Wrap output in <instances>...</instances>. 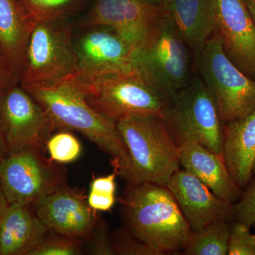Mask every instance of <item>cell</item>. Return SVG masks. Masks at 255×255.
<instances>
[{
  "instance_id": "17",
  "label": "cell",
  "mask_w": 255,
  "mask_h": 255,
  "mask_svg": "<svg viewBox=\"0 0 255 255\" xmlns=\"http://www.w3.org/2000/svg\"><path fill=\"white\" fill-rule=\"evenodd\" d=\"M222 156L238 185L244 189L253 177L255 160V110L223 125Z\"/></svg>"
},
{
  "instance_id": "21",
  "label": "cell",
  "mask_w": 255,
  "mask_h": 255,
  "mask_svg": "<svg viewBox=\"0 0 255 255\" xmlns=\"http://www.w3.org/2000/svg\"><path fill=\"white\" fill-rule=\"evenodd\" d=\"M233 221H219L192 231L184 255H226Z\"/></svg>"
},
{
  "instance_id": "1",
  "label": "cell",
  "mask_w": 255,
  "mask_h": 255,
  "mask_svg": "<svg viewBox=\"0 0 255 255\" xmlns=\"http://www.w3.org/2000/svg\"><path fill=\"white\" fill-rule=\"evenodd\" d=\"M21 87L49 116L55 130L80 132L110 156L114 172L123 179L128 167L129 153L117 123L92 108L75 74Z\"/></svg>"
},
{
  "instance_id": "5",
  "label": "cell",
  "mask_w": 255,
  "mask_h": 255,
  "mask_svg": "<svg viewBox=\"0 0 255 255\" xmlns=\"http://www.w3.org/2000/svg\"><path fill=\"white\" fill-rule=\"evenodd\" d=\"M191 55L172 20L164 12L133 52V67L170 100L193 78Z\"/></svg>"
},
{
  "instance_id": "12",
  "label": "cell",
  "mask_w": 255,
  "mask_h": 255,
  "mask_svg": "<svg viewBox=\"0 0 255 255\" xmlns=\"http://www.w3.org/2000/svg\"><path fill=\"white\" fill-rule=\"evenodd\" d=\"M78 28L80 31L73 33L77 75L103 76L134 69L133 48L113 28L102 25Z\"/></svg>"
},
{
  "instance_id": "8",
  "label": "cell",
  "mask_w": 255,
  "mask_h": 255,
  "mask_svg": "<svg viewBox=\"0 0 255 255\" xmlns=\"http://www.w3.org/2000/svg\"><path fill=\"white\" fill-rule=\"evenodd\" d=\"M199 77L214 97L224 124L244 118L255 110V80L236 66L214 36L196 58Z\"/></svg>"
},
{
  "instance_id": "34",
  "label": "cell",
  "mask_w": 255,
  "mask_h": 255,
  "mask_svg": "<svg viewBox=\"0 0 255 255\" xmlns=\"http://www.w3.org/2000/svg\"><path fill=\"white\" fill-rule=\"evenodd\" d=\"M6 155H7V151H6V147H5L2 139L0 136V161L4 158Z\"/></svg>"
},
{
  "instance_id": "7",
  "label": "cell",
  "mask_w": 255,
  "mask_h": 255,
  "mask_svg": "<svg viewBox=\"0 0 255 255\" xmlns=\"http://www.w3.org/2000/svg\"><path fill=\"white\" fill-rule=\"evenodd\" d=\"M73 26L69 21L33 23L20 68V85L53 81L77 73Z\"/></svg>"
},
{
  "instance_id": "9",
  "label": "cell",
  "mask_w": 255,
  "mask_h": 255,
  "mask_svg": "<svg viewBox=\"0 0 255 255\" xmlns=\"http://www.w3.org/2000/svg\"><path fill=\"white\" fill-rule=\"evenodd\" d=\"M39 151L24 150L0 161V186L9 204L34 206L67 184L63 166Z\"/></svg>"
},
{
  "instance_id": "26",
  "label": "cell",
  "mask_w": 255,
  "mask_h": 255,
  "mask_svg": "<svg viewBox=\"0 0 255 255\" xmlns=\"http://www.w3.org/2000/svg\"><path fill=\"white\" fill-rule=\"evenodd\" d=\"M233 217L247 227L255 226V174L243 189L239 200L233 204Z\"/></svg>"
},
{
  "instance_id": "20",
  "label": "cell",
  "mask_w": 255,
  "mask_h": 255,
  "mask_svg": "<svg viewBox=\"0 0 255 255\" xmlns=\"http://www.w3.org/2000/svg\"><path fill=\"white\" fill-rule=\"evenodd\" d=\"M33 23L15 0H0V46L18 78L28 35Z\"/></svg>"
},
{
  "instance_id": "35",
  "label": "cell",
  "mask_w": 255,
  "mask_h": 255,
  "mask_svg": "<svg viewBox=\"0 0 255 255\" xmlns=\"http://www.w3.org/2000/svg\"><path fill=\"white\" fill-rule=\"evenodd\" d=\"M140 1H142V2L147 3V4L159 5V6H160L162 0H140Z\"/></svg>"
},
{
  "instance_id": "25",
  "label": "cell",
  "mask_w": 255,
  "mask_h": 255,
  "mask_svg": "<svg viewBox=\"0 0 255 255\" xmlns=\"http://www.w3.org/2000/svg\"><path fill=\"white\" fill-rule=\"evenodd\" d=\"M112 248L118 255H159L127 228L116 229L112 235Z\"/></svg>"
},
{
  "instance_id": "11",
  "label": "cell",
  "mask_w": 255,
  "mask_h": 255,
  "mask_svg": "<svg viewBox=\"0 0 255 255\" xmlns=\"http://www.w3.org/2000/svg\"><path fill=\"white\" fill-rule=\"evenodd\" d=\"M213 36L229 60L255 80V22L243 0H206Z\"/></svg>"
},
{
  "instance_id": "14",
  "label": "cell",
  "mask_w": 255,
  "mask_h": 255,
  "mask_svg": "<svg viewBox=\"0 0 255 255\" xmlns=\"http://www.w3.org/2000/svg\"><path fill=\"white\" fill-rule=\"evenodd\" d=\"M163 14L159 5L147 4L140 0H96L88 14L78 23V27L109 26L135 51Z\"/></svg>"
},
{
  "instance_id": "30",
  "label": "cell",
  "mask_w": 255,
  "mask_h": 255,
  "mask_svg": "<svg viewBox=\"0 0 255 255\" xmlns=\"http://www.w3.org/2000/svg\"><path fill=\"white\" fill-rule=\"evenodd\" d=\"M115 194H102L90 191L87 196V202L95 211H110L115 204Z\"/></svg>"
},
{
  "instance_id": "29",
  "label": "cell",
  "mask_w": 255,
  "mask_h": 255,
  "mask_svg": "<svg viewBox=\"0 0 255 255\" xmlns=\"http://www.w3.org/2000/svg\"><path fill=\"white\" fill-rule=\"evenodd\" d=\"M17 83V74L0 46V96L10 87Z\"/></svg>"
},
{
  "instance_id": "27",
  "label": "cell",
  "mask_w": 255,
  "mask_h": 255,
  "mask_svg": "<svg viewBox=\"0 0 255 255\" xmlns=\"http://www.w3.org/2000/svg\"><path fill=\"white\" fill-rule=\"evenodd\" d=\"M228 255H255V235L243 223L233 221Z\"/></svg>"
},
{
  "instance_id": "18",
  "label": "cell",
  "mask_w": 255,
  "mask_h": 255,
  "mask_svg": "<svg viewBox=\"0 0 255 255\" xmlns=\"http://www.w3.org/2000/svg\"><path fill=\"white\" fill-rule=\"evenodd\" d=\"M48 232L33 206L9 204L0 221V255H28Z\"/></svg>"
},
{
  "instance_id": "31",
  "label": "cell",
  "mask_w": 255,
  "mask_h": 255,
  "mask_svg": "<svg viewBox=\"0 0 255 255\" xmlns=\"http://www.w3.org/2000/svg\"><path fill=\"white\" fill-rule=\"evenodd\" d=\"M116 176L117 174L113 172L105 177L94 178L90 184V191L102 194H115Z\"/></svg>"
},
{
  "instance_id": "24",
  "label": "cell",
  "mask_w": 255,
  "mask_h": 255,
  "mask_svg": "<svg viewBox=\"0 0 255 255\" xmlns=\"http://www.w3.org/2000/svg\"><path fill=\"white\" fill-rule=\"evenodd\" d=\"M50 158L60 164L76 160L82 152L81 144L73 134L68 130H60L50 137L46 145Z\"/></svg>"
},
{
  "instance_id": "32",
  "label": "cell",
  "mask_w": 255,
  "mask_h": 255,
  "mask_svg": "<svg viewBox=\"0 0 255 255\" xmlns=\"http://www.w3.org/2000/svg\"><path fill=\"white\" fill-rule=\"evenodd\" d=\"M9 202L6 200V196H5L4 192H3L2 189L0 186V221L2 219L4 216L5 211L6 208L9 206Z\"/></svg>"
},
{
  "instance_id": "36",
  "label": "cell",
  "mask_w": 255,
  "mask_h": 255,
  "mask_svg": "<svg viewBox=\"0 0 255 255\" xmlns=\"http://www.w3.org/2000/svg\"><path fill=\"white\" fill-rule=\"evenodd\" d=\"M253 174H255V162H254V165H253Z\"/></svg>"
},
{
  "instance_id": "3",
  "label": "cell",
  "mask_w": 255,
  "mask_h": 255,
  "mask_svg": "<svg viewBox=\"0 0 255 255\" xmlns=\"http://www.w3.org/2000/svg\"><path fill=\"white\" fill-rule=\"evenodd\" d=\"M117 127L128 150V167L122 179L127 186H167L181 164L179 146L163 117H126L117 121Z\"/></svg>"
},
{
  "instance_id": "19",
  "label": "cell",
  "mask_w": 255,
  "mask_h": 255,
  "mask_svg": "<svg viewBox=\"0 0 255 255\" xmlns=\"http://www.w3.org/2000/svg\"><path fill=\"white\" fill-rule=\"evenodd\" d=\"M160 6L197 58L213 36V26L206 0H162Z\"/></svg>"
},
{
  "instance_id": "22",
  "label": "cell",
  "mask_w": 255,
  "mask_h": 255,
  "mask_svg": "<svg viewBox=\"0 0 255 255\" xmlns=\"http://www.w3.org/2000/svg\"><path fill=\"white\" fill-rule=\"evenodd\" d=\"M32 22H61L81 11L90 0H15Z\"/></svg>"
},
{
  "instance_id": "6",
  "label": "cell",
  "mask_w": 255,
  "mask_h": 255,
  "mask_svg": "<svg viewBox=\"0 0 255 255\" xmlns=\"http://www.w3.org/2000/svg\"><path fill=\"white\" fill-rule=\"evenodd\" d=\"M178 145L193 142L222 155L223 124L214 97L200 77L172 97L163 117Z\"/></svg>"
},
{
  "instance_id": "15",
  "label": "cell",
  "mask_w": 255,
  "mask_h": 255,
  "mask_svg": "<svg viewBox=\"0 0 255 255\" xmlns=\"http://www.w3.org/2000/svg\"><path fill=\"white\" fill-rule=\"evenodd\" d=\"M167 187L173 194L191 231H199L215 221H234L233 204L216 196L185 169L175 171Z\"/></svg>"
},
{
  "instance_id": "16",
  "label": "cell",
  "mask_w": 255,
  "mask_h": 255,
  "mask_svg": "<svg viewBox=\"0 0 255 255\" xmlns=\"http://www.w3.org/2000/svg\"><path fill=\"white\" fill-rule=\"evenodd\" d=\"M179 160L184 169L221 199L235 204L241 197L243 189L233 179L222 155L199 144L185 142L179 145Z\"/></svg>"
},
{
  "instance_id": "28",
  "label": "cell",
  "mask_w": 255,
  "mask_h": 255,
  "mask_svg": "<svg viewBox=\"0 0 255 255\" xmlns=\"http://www.w3.org/2000/svg\"><path fill=\"white\" fill-rule=\"evenodd\" d=\"M85 247L90 255H115L108 224L101 218L91 236L85 241Z\"/></svg>"
},
{
  "instance_id": "4",
  "label": "cell",
  "mask_w": 255,
  "mask_h": 255,
  "mask_svg": "<svg viewBox=\"0 0 255 255\" xmlns=\"http://www.w3.org/2000/svg\"><path fill=\"white\" fill-rule=\"evenodd\" d=\"M75 75L92 108L116 123L126 117H164L170 102L135 68L103 76Z\"/></svg>"
},
{
  "instance_id": "23",
  "label": "cell",
  "mask_w": 255,
  "mask_h": 255,
  "mask_svg": "<svg viewBox=\"0 0 255 255\" xmlns=\"http://www.w3.org/2000/svg\"><path fill=\"white\" fill-rule=\"evenodd\" d=\"M84 240L48 232L33 247L28 255H80L85 252Z\"/></svg>"
},
{
  "instance_id": "2",
  "label": "cell",
  "mask_w": 255,
  "mask_h": 255,
  "mask_svg": "<svg viewBox=\"0 0 255 255\" xmlns=\"http://www.w3.org/2000/svg\"><path fill=\"white\" fill-rule=\"evenodd\" d=\"M119 201L125 228L157 254L184 251L192 231L167 186H127Z\"/></svg>"
},
{
  "instance_id": "13",
  "label": "cell",
  "mask_w": 255,
  "mask_h": 255,
  "mask_svg": "<svg viewBox=\"0 0 255 255\" xmlns=\"http://www.w3.org/2000/svg\"><path fill=\"white\" fill-rule=\"evenodd\" d=\"M33 208L50 232L85 241L100 219L89 205L85 191L68 184L43 198Z\"/></svg>"
},
{
  "instance_id": "33",
  "label": "cell",
  "mask_w": 255,
  "mask_h": 255,
  "mask_svg": "<svg viewBox=\"0 0 255 255\" xmlns=\"http://www.w3.org/2000/svg\"><path fill=\"white\" fill-rule=\"evenodd\" d=\"M255 22V0H243Z\"/></svg>"
},
{
  "instance_id": "10",
  "label": "cell",
  "mask_w": 255,
  "mask_h": 255,
  "mask_svg": "<svg viewBox=\"0 0 255 255\" xmlns=\"http://www.w3.org/2000/svg\"><path fill=\"white\" fill-rule=\"evenodd\" d=\"M55 130L49 116L19 84L0 96V136L7 155L24 150L45 153Z\"/></svg>"
}]
</instances>
